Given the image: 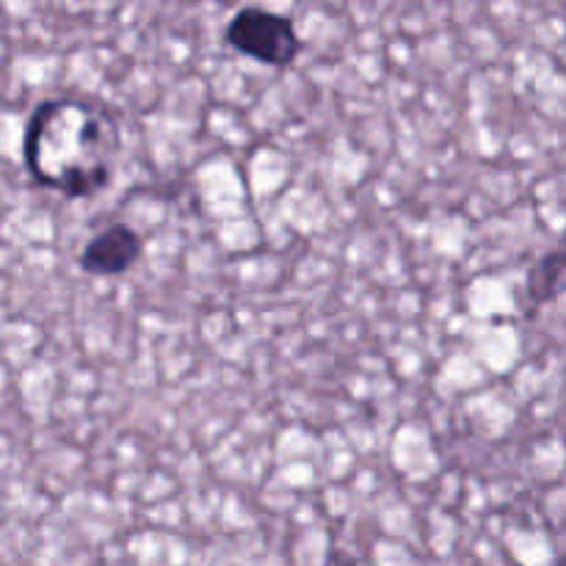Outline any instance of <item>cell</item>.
I'll use <instances>...</instances> for the list:
<instances>
[{
	"label": "cell",
	"instance_id": "6da1fadb",
	"mask_svg": "<svg viewBox=\"0 0 566 566\" xmlns=\"http://www.w3.org/2000/svg\"><path fill=\"white\" fill-rule=\"evenodd\" d=\"M22 158L39 186L70 199L103 191L119 158V125L92 99H44L31 114Z\"/></svg>",
	"mask_w": 566,
	"mask_h": 566
},
{
	"label": "cell",
	"instance_id": "7a4b0ae2",
	"mask_svg": "<svg viewBox=\"0 0 566 566\" xmlns=\"http://www.w3.org/2000/svg\"><path fill=\"white\" fill-rule=\"evenodd\" d=\"M224 39L241 55L274 70L291 66L304 48L291 17L260 6H247L238 11L227 25Z\"/></svg>",
	"mask_w": 566,
	"mask_h": 566
},
{
	"label": "cell",
	"instance_id": "3957f363",
	"mask_svg": "<svg viewBox=\"0 0 566 566\" xmlns=\"http://www.w3.org/2000/svg\"><path fill=\"white\" fill-rule=\"evenodd\" d=\"M142 235L130 224H111L83 247L77 265L88 276H119L142 258Z\"/></svg>",
	"mask_w": 566,
	"mask_h": 566
},
{
	"label": "cell",
	"instance_id": "277c9868",
	"mask_svg": "<svg viewBox=\"0 0 566 566\" xmlns=\"http://www.w3.org/2000/svg\"><path fill=\"white\" fill-rule=\"evenodd\" d=\"M525 296L534 307H545V304L566 296V232L551 252H545L531 265L528 280H525Z\"/></svg>",
	"mask_w": 566,
	"mask_h": 566
}]
</instances>
